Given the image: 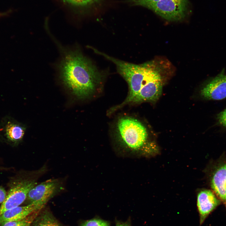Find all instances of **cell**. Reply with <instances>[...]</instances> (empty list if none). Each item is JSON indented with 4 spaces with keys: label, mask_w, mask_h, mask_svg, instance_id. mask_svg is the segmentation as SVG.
I'll return each mask as SVG.
<instances>
[{
    "label": "cell",
    "mask_w": 226,
    "mask_h": 226,
    "mask_svg": "<svg viewBox=\"0 0 226 226\" xmlns=\"http://www.w3.org/2000/svg\"><path fill=\"white\" fill-rule=\"evenodd\" d=\"M225 205V206H226V202L224 203Z\"/></svg>",
    "instance_id": "21"
},
{
    "label": "cell",
    "mask_w": 226,
    "mask_h": 226,
    "mask_svg": "<svg viewBox=\"0 0 226 226\" xmlns=\"http://www.w3.org/2000/svg\"><path fill=\"white\" fill-rule=\"evenodd\" d=\"M41 210L33 213L23 219L7 222L0 225V226H31Z\"/></svg>",
    "instance_id": "13"
},
{
    "label": "cell",
    "mask_w": 226,
    "mask_h": 226,
    "mask_svg": "<svg viewBox=\"0 0 226 226\" xmlns=\"http://www.w3.org/2000/svg\"><path fill=\"white\" fill-rule=\"evenodd\" d=\"M119 73L128 84L129 91L124 101L111 108L112 113L129 103L154 101L161 96L162 82L159 70L152 62L135 64L112 57Z\"/></svg>",
    "instance_id": "1"
},
{
    "label": "cell",
    "mask_w": 226,
    "mask_h": 226,
    "mask_svg": "<svg viewBox=\"0 0 226 226\" xmlns=\"http://www.w3.org/2000/svg\"><path fill=\"white\" fill-rule=\"evenodd\" d=\"M116 132L121 144L127 151L136 152L143 147L147 139V131L138 120L123 117L118 121Z\"/></svg>",
    "instance_id": "3"
},
{
    "label": "cell",
    "mask_w": 226,
    "mask_h": 226,
    "mask_svg": "<svg viewBox=\"0 0 226 226\" xmlns=\"http://www.w3.org/2000/svg\"><path fill=\"white\" fill-rule=\"evenodd\" d=\"M159 0H131V1L135 5L142 6L147 8L149 5Z\"/></svg>",
    "instance_id": "16"
},
{
    "label": "cell",
    "mask_w": 226,
    "mask_h": 226,
    "mask_svg": "<svg viewBox=\"0 0 226 226\" xmlns=\"http://www.w3.org/2000/svg\"><path fill=\"white\" fill-rule=\"evenodd\" d=\"M62 183L58 179H51L35 186L29 192L27 199L30 202H38L44 206L62 188Z\"/></svg>",
    "instance_id": "6"
},
{
    "label": "cell",
    "mask_w": 226,
    "mask_h": 226,
    "mask_svg": "<svg viewBox=\"0 0 226 226\" xmlns=\"http://www.w3.org/2000/svg\"><path fill=\"white\" fill-rule=\"evenodd\" d=\"M40 210L31 226H65L47 209Z\"/></svg>",
    "instance_id": "12"
},
{
    "label": "cell",
    "mask_w": 226,
    "mask_h": 226,
    "mask_svg": "<svg viewBox=\"0 0 226 226\" xmlns=\"http://www.w3.org/2000/svg\"><path fill=\"white\" fill-rule=\"evenodd\" d=\"M211 187L218 197L226 202V163L223 164L215 170L211 180Z\"/></svg>",
    "instance_id": "11"
},
{
    "label": "cell",
    "mask_w": 226,
    "mask_h": 226,
    "mask_svg": "<svg viewBox=\"0 0 226 226\" xmlns=\"http://www.w3.org/2000/svg\"><path fill=\"white\" fill-rule=\"evenodd\" d=\"M43 169L41 168L34 171L30 177L18 180L13 184L0 207V215L7 210L19 206L24 202L30 190L36 185Z\"/></svg>",
    "instance_id": "4"
},
{
    "label": "cell",
    "mask_w": 226,
    "mask_h": 226,
    "mask_svg": "<svg viewBox=\"0 0 226 226\" xmlns=\"http://www.w3.org/2000/svg\"><path fill=\"white\" fill-rule=\"evenodd\" d=\"M7 193L4 189L0 187V203H2L5 200Z\"/></svg>",
    "instance_id": "18"
},
{
    "label": "cell",
    "mask_w": 226,
    "mask_h": 226,
    "mask_svg": "<svg viewBox=\"0 0 226 226\" xmlns=\"http://www.w3.org/2000/svg\"><path fill=\"white\" fill-rule=\"evenodd\" d=\"M217 118L219 123L226 127V109L218 114Z\"/></svg>",
    "instance_id": "17"
},
{
    "label": "cell",
    "mask_w": 226,
    "mask_h": 226,
    "mask_svg": "<svg viewBox=\"0 0 226 226\" xmlns=\"http://www.w3.org/2000/svg\"><path fill=\"white\" fill-rule=\"evenodd\" d=\"M44 206L35 202L26 206H19L7 210L0 215V225L7 222L23 219L33 213L41 209Z\"/></svg>",
    "instance_id": "10"
},
{
    "label": "cell",
    "mask_w": 226,
    "mask_h": 226,
    "mask_svg": "<svg viewBox=\"0 0 226 226\" xmlns=\"http://www.w3.org/2000/svg\"><path fill=\"white\" fill-rule=\"evenodd\" d=\"M116 226H131L130 223L128 221L122 222L117 221L116 222Z\"/></svg>",
    "instance_id": "19"
},
{
    "label": "cell",
    "mask_w": 226,
    "mask_h": 226,
    "mask_svg": "<svg viewBox=\"0 0 226 226\" xmlns=\"http://www.w3.org/2000/svg\"><path fill=\"white\" fill-rule=\"evenodd\" d=\"M188 0H160L147 8L169 21L180 20L185 17Z\"/></svg>",
    "instance_id": "5"
},
{
    "label": "cell",
    "mask_w": 226,
    "mask_h": 226,
    "mask_svg": "<svg viewBox=\"0 0 226 226\" xmlns=\"http://www.w3.org/2000/svg\"><path fill=\"white\" fill-rule=\"evenodd\" d=\"M61 60L59 69L64 85L78 98L92 94L101 78L95 66L77 49L65 51Z\"/></svg>",
    "instance_id": "2"
},
{
    "label": "cell",
    "mask_w": 226,
    "mask_h": 226,
    "mask_svg": "<svg viewBox=\"0 0 226 226\" xmlns=\"http://www.w3.org/2000/svg\"><path fill=\"white\" fill-rule=\"evenodd\" d=\"M7 14V12L0 13V17L4 16Z\"/></svg>",
    "instance_id": "20"
},
{
    "label": "cell",
    "mask_w": 226,
    "mask_h": 226,
    "mask_svg": "<svg viewBox=\"0 0 226 226\" xmlns=\"http://www.w3.org/2000/svg\"><path fill=\"white\" fill-rule=\"evenodd\" d=\"M66 3L74 6L83 7L97 2L99 0H62Z\"/></svg>",
    "instance_id": "15"
},
{
    "label": "cell",
    "mask_w": 226,
    "mask_h": 226,
    "mask_svg": "<svg viewBox=\"0 0 226 226\" xmlns=\"http://www.w3.org/2000/svg\"><path fill=\"white\" fill-rule=\"evenodd\" d=\"M81 226H110L107 221L99 218H94L83 222Z\"/></svg>",
    "instance_id": "14"
},
{
    "label": "cell",
    "mask_w": 226,
    "mask_h": 226,
    "mask_svg": "<svg viewBox=\"0 0 226 226\" xmlns=\"http://www.w3.org/2000/svg\"><path fill=\"white\" fill-rule=\"evenodd\" d=\"M25 125L12 117L6 116L0 122V138L16 144L23 138L26 131Z\"/></svg>",
    "instance_id": "7"
},
{
    "label": "cell",
    "mask_w": 226,
    "mask_h": 226,
    "mask_svg": "<svg viewBox=\"0 0 226 226\" xmlns=\"http://www.w3.org/2000/svg\"><path fill=\"white\" fill-rule=\"evenodd\" d=\"M201 94L209 100H221L226 98V74L224 68L202 88Z\"/></svg>",
    "instance_id": "8"
},
{
    "label": "cell",
    "mask_w": 226,
    "mask_h": 226,
    "mask_svg": "<svg viewBox=\"0 0 226 226\" xmlns=\"http://www.w3.org/2000/svg\"><path fill=\"white\" fill-rule=\"evenodd\" d=\"M220 203V200L210 190H205L199 193L197 196V205L200 225Z\"/></svg>",
    "instance_id": "9"
}]
</instances>
